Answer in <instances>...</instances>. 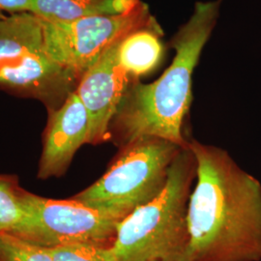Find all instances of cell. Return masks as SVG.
Listing matches in <instances>:
<instances>
[{"mask_svg": "<svg viewBox=\"0 0 261 261\" xmlns=\"http://www.w3.org/2000/svg\"><path fill=\"white\" fill-rule=\"evenodd\" d=\"M196 184L183 261L261 260V183L224 150L188 142Z\"/></svg>", "mask_w": 261, "mask_h": 261, "instance_id": "obj_1", "label": "cell"}, {"mask_svg": "<svg viewBox=\"0 0 261 261\" xmlns=\"http://www.w3.org/2000/svg\"><path fill=\"white\" fill-rule=\"evenodd\" d=\"M222 0L196 2L191 18L170 41L172 63L151 84H129L112 126L125 143L157 138L188 147L183 120L192 103V76L219 18Z\"/></svg>", "mask_w": 261, "mask_h": 261, "instance_id": "obj_2", "label": "cell"}, {"mask_svg": "<svg viewBox=\"0 0 261 261\" xmlns=\"http://www.w3.org/2000/svg\"><path fill=\"white\" fill-rule=\"evenodd\" d=\"M196 176L192 151L183 148L157 197L119 222L112 244L116 261H183L189 244L188 206Z\"/></svg>", "mask_w": 261, "mask_h": 261, "instance_id": "obj_3", "label": "cell"}, {"mask_svg": "<svg viewBox=\"0 0 261 261\" xmlns=\"http://www.w3.org/2000/svg\"><path fill=\"white\" fill-rule=\"evenodd\" d=\"M79 82L47 54L38 16H0V88L38 100L53 111L75 91Z\"/></svg>", "mask_w": 261, "mask_h": 261, "instance_id": "obj_4", "label": "cell"}, {"mask_svg": "<svg viewBox=\"0 0 261 261\" xmlns=\"http://www.w3.org/2000/svg\"><path fill=\"white\" fill-rule=\"evenodd\" d=\"M182 149L157 138L133 140L102 177L71 198L121 221L162 193Z\"/></svg>", "mask_w": 261, "mask_h": 261, "instance_id": "obj_5", "label": "cell"}, {"mask_svg": "<svg viewBox=\"0 0 261 261\" xmlns=\"http://www.w3.org/2000/svg\"><path fill=\"white\" fill-rule=\"evenodd\" d=\"M22 216L8 233L41 248L75 243L112 244L119 220L74 199L21 193Z\"/></svg>", "mask_w": 261, "mask_h": 261, "instance_id": "obj_6", "label": "cell"}, {"mask_svg": "<svg viewBox=\"0 0 261 261\" xmlns=\"http://www.w3.org/2000/svg\"><path fill=\"white\" fill-rule=\"evenodd\" d=\"M41 19L47 54L80 80L109 48L130 32L159 25L143 2L130 13L119 16H97L72 21Z\"/></svg>", "mask_w": 261, "mask_h": 261, "instance_id": "obj_7", "label": "cell"}, {"mask_svg": "<svg viewBox=\"0 0 261 261\" xmlns=\"http://www.w3.org/2000/svg\"><path fill=\"white\" fill-rule=\"evenodd\" d=\"M121 41L84 73L75 89L88 114L87 143L90 144H99L111 138L112 120L130 84V77L118 60Z\"/></svg>", "mask_w": 261, "mask_h": 261, "instance_id": "obj_8", "label": "cell"}, {"mask_svg": "<svg viewBox=\"0 0 261 261\" xmlns=\"http://www.w3.org/2000/svg\"><path fill=\"white\" fill-rule=\"evenodd\" d=\"M49 116L39 162L37 177H59L65 173L75 152L87 143L88 114L74 91L59 108L48 111Z\"/></svg>", "mask_w": 261, "mask_h": 261, "instance_id": "obj_9", "label": "cell"}, {"mask_svg": "<svg viewBox=\"0 0 261 261\" xmlns=\"http://www.w3.org/2000/svg\"><path fill=\"white\" fill-rule=\"evenodd\" d=\"M32 13L48 21H72L97 16L130 13L141 0H32Z\"/></svg>", "mask_w": 261, "mask_h": 261, "instance_id": "obj_10", "label": "cell"}, {"mask_svg": "<svg viewBox=\"0 0 261 261\" xmlns=\"http://www.w3.org/2000/svg\"><path fill=\"white\" fill-rule=\"evenodd\" d=\"M160 25L140 28L122 39L118 46V60L127 75L139 79L158 67L164 56Z\"/></svg>", "mask_w": 261, "mask_h": 261, "instance_id": "obj_11", "label": "cell"}, {"mask_svg": "<svg viewBox=\"0 0 261 261\" xmlns=\"http://www.w3.org/2000/svg\"><path fill=\"white\" fill-rule=\"evenodd\" d=\"M22 190L15 175L0 174V233L9 232L21 219Z\"/></svg>", "mask_w": 261, "mask_h": 261, "instance_id": "obj_12", "label": "cell"}, {"mask_svg": "<svg viewBox=\"0 0 261 261\" xmlns=\"http://www.w3.org/2000/svg\"><path fill=\"white\" fill-rule=\"evenodd\" d=\"M44 249L53 261H116L112 244L75 243Z\"/></svg>", "mask_w": 261, "mask_h": 261, "instance_id": "obj_13", "label": "cell"}, {"mask_svg": "<svg viewBox=\"0 0 261 261\" xmlns=\"http://www.w3.org/2000/svg\"><path fill=\"white\" fill-rule=\"evenodd\" d=\"M0 261H53L44 248L13 234L0 233Z\"/></svg>", "mask_w": 261, "mask_h": 261, "instance_id": "obj_14", "label": "cell"}, {"mask_svg": "<svg viewBox=\"0 0 261 261\" xmlns=\"http://www.w3.org/2000/svg\"><path fill=\"white\" fill-rule=\"evenodd\" d=\"M32 0H0V12L6 11L9 14L32 13Z\"/></svg>", "mask_w": 261, "mask_h": 261, "instance_id": "obj_15", "label": "cell"}, {"mask_svg": "<svg viewBox=\"0 0 261 261\" xmlns=\"http://www.w3.org/2000/svg\"><path fill=\"white\" fill-rule=\"evenodd\" d=\"M2 15H4L2 12H0V16H2Z\"/></svg>", "mask_w": 261, "mask_h": 261, "instance_id": "obj_16", "label": "cell"}]
</instances>
